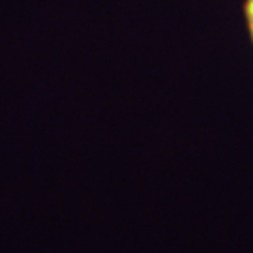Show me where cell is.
I'll return each mask as SVG.
<instances>
[{
	"instance_id": "6da1fadb",
	"label": "cell",
	"mask_w": 253,
	"mask_h": 253,
	"mask_svg": "<svg viewBox=\"0 0 253 253\" xmlns=\"http://www.w3.org/2000/svg\"><path fill=\"white\" fill-rule=\"evenodd\" d=\"M244 19H246V27L250 32L253 43V0H244Z\"/></svg>"
}]
</instances>
